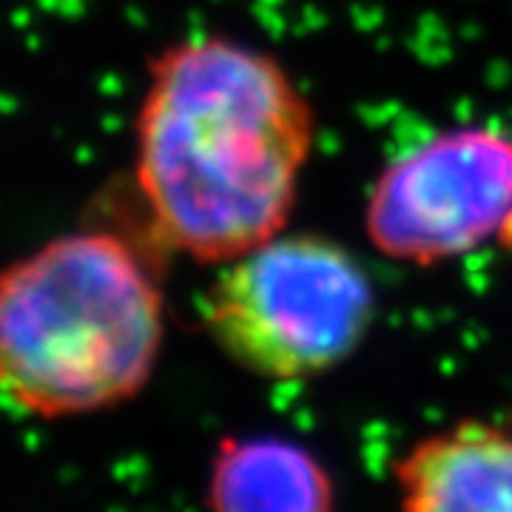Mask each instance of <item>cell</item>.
Here are the masks:
<instances>
[{"label":"cell","mask_w":512,"mask_h":512,"mask_svg":"<svg viewBox=\"0 0 512 512\" xmlns=\"http://www.w3.org/2000/svg\"><path fill=\"white\" fill-rule=\"evenodd\" d=\"M313 140L311 103L274 55L220 35L165 46L134 117V188L154 237L217 268L279 237Z\"/></svg>","instance_id":"1"},{"label":"cell","mask_w":512,"mask_h":512,"mask_svg":"<svg viewBox=\"0 0 512 512\" xmlns=\"http://www.w3.org/2000/svg\"><path fill=\"white\" fill-rule=\"evenodd\" d=\"M165 293L114 231H72L0 279V382L40 421L77 419L140 396L160 365Z\"/></svg>","instance_id":"2"},{"label":"cell","mask_w":512,"mask_h":512,"mask_svg":"<svg viewBox=\"0 0 512 512\" xmlns=\"http://www.w3.org/2000/svg\"><path fill=\"white\" fill-rule=\"evenodd\" d=\"M376 316V288L345 245L279 234L220 265L202 322L214 345L268 382H305L348 362Z\"/></svg>","instance_id":"3"},{"label":"cell","mask_w":512,"mask_h":512,"mask_svg":"<svg viewBox=\"0 0 512 512\" xmlns=\"http://www.w3.org/2000/svg\"><path fill=\"white\" fill-rule=\"evenodd\" d=\"M367 242L387 259L433 268L512 242V134L476 123L430 134L376 174Z\"/></svg>","instance_id":"4"},{"label":"cell","mask_w":512,"mask_h":512,"mask_svg":"<svg viewBox=\"0 0 512 512\" xmlns=\"http://www.w3.org/2000/svg\"><path fill=\"white\" fill-rule=\"evenodd\" d=\"M399 512H512V424L461 419L396 461Z\"/></svg>","instance_id":"5"},{"label":"cell","mask_w":512,"mask_h":512,"mask_svg":"<svg viewBox=\"0 0 512 512\" xmlns=\"http://www.w3.org/2000/svg\"><path fill=\"white\" fill-rule=\"evenodd\" d=\"M208 512H336L325 464L282 436L222 439L208 464Z\"/></svg>","instance_id":"6"}]
</instances>
